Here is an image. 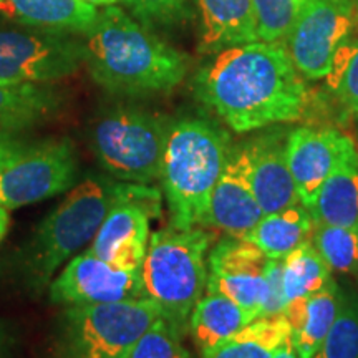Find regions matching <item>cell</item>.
<instances>
[{
  "mask_svg": "<svg viewBox=\"0 0 358 358\" xmlns=\"http://www.w3.org/2000/svg\"><path fill=\"white\" fill-rule=\"evenodd\" d=\"M284 42H250L216 52L194 75L196 96L236 133L301 120L306 82Z\"/></svg>",
  "mask_w": 358,
  "mask_h": 358,
  "instance_id": "1",
  "label": "cell"
},
{
  "mask_svg": "<svg viewBox=\"0 0 358 358\" xmlns=\"http://www.w3.org/2000/svg\"><path fill=\"white\" fill-rule=\"evenodd\" d=\"M83 64L101 88L120 95H150L176 88L187 57L118 6L101 7L83 34Z\"/></svg>",
  "mask_w": 358,
  "mask_h": 358,
  "instance_id": "2",
  "label": "cell"
},
{
  "mask_svg": "<svg viewBox=\"0 0 358 358\" xmlns=\"http://www.w3.org/2000/svg\"><path fill=\"white\" fill-rule=\"evenodd\" d=\"M231 148L227 133L208 120L182 118L171 123L159 179L173 227L204 226L211 192Z\"/></svg>",
  "mask_w": 358,
  "mask_h": 358,
  "instance_id": "3",
  "label": "cell"
},
{
  "mask_svg": "<svg viewBox=\"0 0 358 358\" xmlns=\"http://www.w3.org/2000/svg\"><path fill=\"white\" fill-rule=\"evenodd\" d=\"M214 241L209 231H158L150 236L141 267L143 297L158 303L179 334L189 324V315L208 285V252Z\"/></svg>",
  "mask_w": 358,
  "mask_h": 358,
  "instance_id": "4",
  "label": "cell"
},
{
  "mask_svg": "<svg viewBox=\"0 0 358 358\" xmlns=\"http://www.w3.org/2000/svg\"><path fill=\"white\" fill-rule=\"evenodd\" d=\"M122 185L88 178L65 196L62 204L40 224L29 250V272L43 287L57 268L93 243L106 214L118 199Z\"/></svg>",
  "mask_w": 358,
  "mask_h": 358,
  "instance_id": "5",
  "label": "cell"
},
{
  "mask_svg": "<svg viewBox=\"0 0 358 358\" xmlns=\"http://www.w3.org/2000/svg\"><path fill=\"white\" fill-rule=\"evenodd\" d=\"M159 317L158 303L148 297L70 306L62 317L60 358H128Z\"/></svg>",
  "mask_w": 358,
  "mask_h": 358,
  "instance_id": "6",
  "label": "cell"
},
{
  "mask_svg": "<svg viewBox=\"0 0 358 358\" xmlns=\"http://www.w3.org/2000/svg\"><path fill=\"white\" fill-rule=\"evenodd\" d=\"M171 123L136 108H116L98 118L92 148L108 171L122 181L150 185L161 178Z\"/></svg>",
  "mask_w": 358,
  "mask_h": 358,
  "instance_id": "7",
  "label": "cell"
},
{
  "mask_svg": "<svg viewBox=\"0 0 358 358\" xmlns=\"http://www.w3.org/2000/svg\"><path fill=\"white\" fill-rule=\"evenodd\" d=\"M83 64L82 40L48 30L0 29V85L50 83Z\"/></svg>",
  "mask_w": 358,
  "mask_h": 358,
  "instance_id": "8",
  "label": "cell"
},
{
  "mask_svg": "<svg viewBox=\"0 0 358 358\" xmlns=\"http://www.w3.org/2000/svg\"><path fill=\"white\" fill-rule=\"evenodd\" d=\"M357 22L355 0H310L284 40L299 73L307 80L325 78L334 55L352 38Z\"/></svg>",
  "mask_w": 358,
  "mask_h": 358,
  "instance_id": "9",
  "label": "cell"
},
{
  "mask_svg": "<svg viewBox=\"0 0 358 358\" xmlns=\"http://www.w3.org/2000/svg\"><path fill=\"white\" fill-rule=\"evenodd\" d=\"M77 158L70 140H45L25 150L0 174V206L12 209L40 203L71 189Z\"/></svg>",
  "mask_w": 358,
  "mask_h": 358,
  "instance_id": "10",
  "label": "cell"
},
{
  "mask_svg": "<svg viewBox=\"0 0 358 358\" xmlns=\"http://www.w3.org/2000/svg\"><path fill=\"white\" fill-rule=\"evenodd\" d=\"M143 297L141 268L106 262L85 250L70 259L50 285V299L65 306L108 303Z\"/></svg>",
  "mask_w": 358,
  "mask_h": 358,
  "instance_id": "11",
  "label": "cell"
},
{
  "mask_svg": "<svg viewBox=\"0 0 358 358\" xmlns=\"http://www.w3.org/2000/svg\"><path fill=\"white\" fill-rule=\"evenodd\" d=\"M268 259L241 237L222 241L208 256L206 290L221 294L262 317L268 299Z\"/></svg>",
  "mask_w": 358,
  "mask_h": 358,
  "instance_id": "12",
  "label": "cell"
},
{
  "mask_svg": "<svg viewBox=\"0 0 358 358\" xmlns=\"http://www.w3.org/2000/svg\"><path fill=\"white\" fill-rule=\"evenodd\" d=\"M358 155L355 141L335 128H295L285 138V159L299 199L312 208L327 178Z\"/></svg>",
  "mask_w": 358,
  "mask_h": 358,
  "instance_id": "13",
  "label": "cell"
},
{
  "mask_svg": "<svg viewBox=\"0 0 358 358\" xmlns=\"http://www.w3.org/2000/svg\"><path fill=\"white\" fill-rule=\"evenodd\" d=\"M140 186L122 185L118 199L111 206L88 252L128 268H141L150 241V204Z\"/></svg>",
  "mask_w": 358,
  "mask_h": 358,
  "instance_id": "14",
  "label": "cell"
},
{
  "mask_svg": "<svg viewBox=\"0 0 358 358\" xmlns=\"http://www.w3.org/2000/svg\"><path fill=\"white\" fill-rule=\"evenodd\" d=\"M231 153L264 214L301 203L285 159V140L267 134L232 146Z\"/></svg>",
  "mask_w": 358,
  "mask_h": 358,
  "instance_id": "15",
  "label": "cell"
},
{
  "mask_svg": "<svg viewBox=\"0 0 358 358\" xmlns=\"http://www.w3.org/2000/svg\"><path fill=\"white\" fill-rule=\"evenodd\" d=\"M232 150V148H231ZM264 216L256 196L229 153L226 166L211 192L204 226L226 231L231 237H243Z\"/></svg>",
  "mask_w": 358,
  "mask_h": 358,
  "instance_id": "16",
  "label": "cell"
},
{
  "mask_svg": "<svg viewBox=\"0 0 358 358\" xmlns=\"http://www.w3.org/2000/svg\"><path fill=\"white\" fill-rule=\"evenodd\" d=\"M343 294L334 279L307 297L285 303L284 315L290 325V338L299 358H313L337 319Z\"/></svg>",
  "mask_w": 358,
  "mask_h": 358,
  "instance_id": "17",
  "label": "cell"
},
{
  "mask_svg": "<svg viewBox=\"0 0 358 358\" xmlns=\"http://www.w3.org/2000/svg\"><path fill=\"white\" fill-rule=\"evenodd\" d=\"M96 13L87 0H0V20L48 32L85 34Z\"/></svg>",
  "mask_w": 358,
  "mask_h": 358,
  "instance_id": "18",
  "label": "cell"
},
{
  "mask_svg": "<svg viewBox=\"0 0 358 358\" xmlns=\"http://www.w3.org/2000/svg\"><path fill=\"white\" fill-rule=\"evenodd\" d=\"M201 19V50L216 53L257 42L252 0H194Z\"/></svg>",
  "mask_w": 358,
  "mask_h": 358,
  "instance_id": "19",
  "label": "cell"
},
{
  "mask_svg": "<svg viewBox=\"0 0 358 358\" xmlns=\"http://www.w3.org/2000/svg\"><path fill=\"white\" fill-rule=\"evenodd\" d=\"M256 319V313L231 299L206 290L192 308L187 329L201 353L206 355Z\"/></svg>",
  "mask_w": 358,
  "mask_h": 358,
  "instance_id": "20",
  "label": "cell"
},
{
  "mask_svg": "<svg viewBox=\"0 0 358 358\" xmlns=\"http://www.w3.org/2000/svg\"><path fill=\"white\" fill-rule=\"evenodd\" d=\"M313 219L302 203L282 211L264 214L261 221L241 239L262 250L268 259H285L292 250L310 241Z\"/></svg>",
  "mask_w": 358,
  "mask_h": 358,
  "instance_id": "21",
  "label": "cell"
},
{
  "mask_svg": "<svg viewBox=\"0 0 358 358\" xmlns=\"http://www.w3.org/2000/svg\"><path fill=\"white\" fill-rule=\"evenodd\" d=\"M308 211L313 222L358 229V155L327 178Z\"/></svg>",
  "mask_w": 358,
  "mask_h": 358,
  "instance_id": "22",
  "label": "cell"
},
{
  "mask_svg": "<svg viewBox=\"0 0 358 358\" xmlns=\"http://www.w3.org/2000/svg\"><path fill=\"white\" fill-rule=\"evenodd\" d=\"M60 96L47 83L0 85V133L13 134L47 120Z\"/></svg>",
  "mask_w": 358,
  "mask_h": 358,
  "instance_id": "23",
  "label": "cell"
},
{
  "mask_svg": "<svg viewBox=\"0 0 358 358\" xmlns=\"http://www.w3.org/2000/svg\"><path fill=\"white\" fill-rule=\"evenodd\" d=\"M290 335L292 332L284 313L259 317L203 358H274Z\"/></svg>",
  "mask_w": 358,
  "mask_h": 358,
  "instance_id": "24",
  "label": "cell"
},
{
  "mask_svg": "<svg viewBox=\"0 0 358 358\" xmlns=\"http://www.w3.org/2000/svg\"><path fill=\"white\" fill-rule=\"evenodd\" d=\"M332 280V271L310 241L299 245L284 259L285 303L307 297Z\"/></svg>",
  "mask_w": 358,
  "mask_h": 358,
  "instance_id": "25",
  "label": "cell"
},
{
  "mask_svg": "<svg viewBox=\"0 0 358 358\" xmlns=\"http://www.w3.org/2000/svg\"><path fill=\"white\" fill-rule=\"evenodd\" d=\"M310 243L332 272L353 274L358 271V229L313 222Z\"/></svg>",
  "mask_w": 358,
  "mask_h": 358,
  "instance_id": "26",
  "label": "cell"
},
{
  "mask_svg": "<svg viewBox=\"0 0 358 358\" xmlns=\"http://www.w3.org/2000/svg\"><path fill=\"white\" fill-rule=\"evenodd\" d=\"M325 83L343 111L358 118V38L352 37L338 48Z\"/></svg>",
  "mask_w": 358,
  "mask_h": 358,
  "instance_id": "27",
  "label": "cell"
},
{
  "mask_svg": "<svg viewBox=\"0 0 358 358\" xmlns=\"http://www.w3.org/2000/svg\"><path fill=\"white\" fill-rule=\"evenodd\" d=\"M310 0H252L257 42H284Z\"/></svg>",
  "mask_w": 358,
  "mask_h": 358,
  "instance_id": "28",
  "label": "cell"
},
{
  "mask_svg": "<svg viewBox=\"0 0 358 358\" xmlns=\"http://www.w3.org/2000/svg\"><path fill=\"white\" fill-rule=\"evenodd\" d=\"M313 358H358V299L343 294L337 319Z\"/></svg>",
  "mask_w": 358,
  "mask_h": 358,
  "instance_id": "29",
  "label": "cell"
},
{
  "mask_svg": "<svg viewBox=\"0 0 358 358\" xmlns=\"http://www.w3.org/2000/svg\"><path fill=\"white\" fill-rule=\"evenodd\" d=\"M128 358H189V353L182 347L181 334L159 317L138 340Z\"/></svg>",
  "mask_w": 358,
  "mask_h": 358,
  "instance_id": "30",
  "label": "cell"
},
{
  "mask_svg": "<svg viewBox=\"0 0 358 358\" xmlns=\"http://www.w3.org/2000/svg\"><path fill=\"white\" fill-rule=\"evenodd\" d=\"M122 3L150 29L181 24L192 15L186 0H122Z\"/></svg>",
  "mask_w": 358,
  "mask_h": 358,
  "instance_id": "31",
  "label": "cell"
},
{
  "mask_svg": "<svg viewBox=\"0 0 358 358\" xmlns=\"http://www.w3.org/2000/svg\"><path fill=\"white\" fill-rule=\"evenodd\" d=\"M24 143L13 138V134L0 133V174L10 166L12 161L25 150Z\"/></svg>",
  "mask_w": 358,
  "mask_h": 358,
  "instance_id": "32",
  "label": "cell"
},
{
  "mask_svg": "<svg viewBox=\"0 0 358 358\" xmlns=\"http://www.w3.org/2000/svg\"><path fill=\"white\" fill-rule=\"evenodd\" d=\"M274 358H299L297 353L294 350V345H292V338H289L287 342L282 343L279 347V350L275 352Z\"/></svg>",
  "mask_w": 358,
  "mask_h": 358,
  "instance_id": "33",
  "label": "cell"
},
{
  "mask_svg": "<svg viewBox=\"0 0 358 358\" xmlns=\"http://www.w3.org/2000/svg\"><path fill=\"white\" fill-rule=\"evenodd\" d=\"M8 211L3 206H0V241L3 239V236H6V232L8 229Z\"/></svg>",
  "mask_w": 358,
  "mask_h": 358,
  "instance_id": "34",
  "label": "cell"
},
{
  "mask_svg": "<svg viewBox=\"0 0 358 358\" xmlns=\"http://www.w3.org/2000/svg\"><path fill=\"white\" fill-rule=\"evenodd\" d=\"M87 2L92 3V6H95L96 8H101L108 6H116V3L122 2V0H87Z\"/></svg>",
  "mask_w": 358,
  "mask_h": 358,
  "instance_id": "35",
  "label": "cell"
},
{
  "mask_svg": "<svg viewBox=\"0 0 358 358\" xmlns=\"http://www.w3.org/2000/svg\"><path fill=\"white\" fill-rule=\"evenodd\" d=\"M2 343H3V337H2V332H0V352H2Z\"/></svg>",
  "mask_w": 358,
  "mask_h": 358,
  "instance_id": "36",
  "label": "cell"
}]
</instances>
